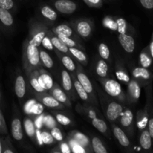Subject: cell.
<instances>
[{"label":"cell","instance_id":"obj_1","mask_svg":"<svg viewBox=\"0 0 153 153\" xmlns=\"http://www.w3.org/2000/svg\"><path fill=\"white\" fill-rule=\"evenodd\" d=\"M58 11L63 13H72L76 9V4L70 0H58L55 4Z\"/></svg>","mask_w":153,"mask_h":153},{"label":"cell","instance_id":"obj_2","mask_svg":"<svg viewBox=\"0 0 153 153\" xmlns=\"http://www.w3.org/2000/svg\"><path fill=\"white\" fill-rule=\"evenodd\" d=\"M119 41L121 46L127 52H132L134 49V40L131 36L126 34H120L119 36Z\"/></svg>","mask_w":153,"mask_h":153},{"label":"cell","instance_id":"obj_3","mask_svg":"<svg viewBox=\"0 0 153 153\" xmlns=\"http://www.w3.org/2000/svg\"><path fill=\"white\" fill-rule=\"evenodd\" d=\"M123 111L122 106L117 102H111L109 104L107 109V117L110 120H115Z\"/></svg>","mask_w":153,"mask_h":153},{"label":"cell","instance_id":"obj_4","mask_svg":"<svg viewBox=\"0 0 153 153\" xmlns=\"http://www.w3.org/2000/svg\"><path fill=\"white\" fill-rule=\"evenodd\" d=\"M105 88L106 92L112 97H117L121 93L120 85L114 80L108 81L105 85Z\"/></svg>","mask_w":153,"mask_h":153},{"label":"cell","instance_id":"obj_5","mask_svg":"<svg viewBox=\"0 0 153 153\" xmlns=\"http://www.w3.org/2000/svg\"><path fill=\"white\" fill-rule=\"evenodd\" d=\"M27 55L31 65H37L40 61V53L37 46L29 45L27 48Z\"/></svg>","mask_w":153,"mask_h":153},{"label":"cell","instance_id":"obj_6","mask_svg":"<svg viewBox=\"0 0 153 153\" xmlns=\"http://www.w3.org/2000/svg\"><path fill=\"white\" fill-rule=\"evenodd\" d=\"M11 132L13 138L16 140H19L22 138V125L19 119H14L11 123Z\"/></svg>","mask_w":153,"mask_h":153},{"label":"cell","instance_id":"obj_7","mask_svg":"<svg viewBox=\"0 0 153 153\" xmlns=\"http://www.w3.org/2000/svg\"><path fill=\"white\" fill-rule=\"evenodd\" d=\"M15 93L19 98H22L25 94V82L23 77L19 76L15 82Z\"/></svg>","mask_w":153,"mask_h":153},{"label":"cell","instance_id":"obj_8","mask_svg":"<svg viewBox=\"0 0 153 153\" xmlns=\"http://www.w3.org/2000/svg\"><path fill=\"white\" fill-rule=\"evenodd\" d=\"M114 134L116 138L117 139L118 141L120 142V143L122 146H128L129 145V140H128L127 136L126 135V134L121 128H118V127H115L114 129Z\"/></svg>","mask_w":153,"mask_h":153},{"label":"cell","instance_id":"obj_9","mask_svg":"<svg viewBox=\"0 0 153 153\" xmlns=\"http://www.w3.org/2000/svg\"><path fill=\"white\" fill-rule=\"evenodd\" d=\"M0 21L6 26H10L13 22V17L8 10L1 7H0Z\"/></svg>","mask_w":153,"mask_h":153},{"label":"cell","instance_id":"obj_10","mask_svg":"<svg viewBox=\"0 0 153 153\" xmlns=\"http://www.w3.org/2000/svg\"><path fill=\"white\" fill-rule=\"evenodd\" d=\"M38 82L40 83V85H41L42 88L44 90H49L53 85V81L52 79L49 76L46 74H43L42 76H40V77L37 79Z\"/></svg>","mask_w":153,"mask_h":153},{"label":"cell","instance_id":"obj_11","mask_svg":"<svg viewBox=\"0 0 153 153\" xmlns=\"http://www.w3.org/2000/svg\"><path fill=\"white\" fill-rule=\"evenodd\" d=\"M78 79H79V82H80L81 85H82L84 88H85V91H87V93H91L93 91V87L91 85V82H90L89 79L87 77V76H85L83 73H79L78 75Z\"/></svg>","mask_w":153,"mask_h":153},{"label":"cell","instance_id":"obj_12","mask_svg":"<svg viewBox=\"0 0 153 153\" xmlns=\"http://www.w3.org/2000/svg\"><path fill=\"white\" fill-rule=\"evenodd\" d=\"M140 143L142 147L145 149H149L152 146L151 136L148 131H144L142 133L140 138Z\"/></svg>","mask_w":153,"mask_h":153},{"label":"cell","instance_id":"obj_13","mask_svg":"<svg viewBox=\"0 0 153 153\" xmlns=\"http://www.w3.org/2000/svg\"><path fill=\"white\" fill-rule=\"evenodd\" d=\"M78 32L82 37H88L91 31V25L87 22H80L77 26Z\"/></svg>","mask_w":153,"mask_h":153},{"label":"cell","instance_id":"obj_14","mask_svg":"<svg viewBox=\"0 0 153 153\" xmlns=\"http://www.w3.org/2000/svg\"><path fill=\"white\" fill-rule=\"evenodd\" d=\"M92 145H93V149H94V152L96 153H106L107 150L103 146L102 143L99 139L98 137H94L92 140Z\"/></svg>","mask_w":153,"mask_h":153},{"label":"cell","instance_id":"obj_15","mask_svg":"<svg viewBox=\"0 0 153 153\" xmlns=\"http://www.w3.org/2000/svg\"><path fill=\"white\" fill-rule=\"evenodd\" d=\"M51 41H52L53 46H55V47L56 48V49H58V50H60L62 52H67V51H68L67 46L59 38V37H52Z\"/></svg>","mask_w":153,"mask_h":153},{"label":"cell","instance_id":"obj_16","mask_svg":"<svg viewBox=\"0 0 153 153\" xmlns=\"http://www.w3.org/2000/svg\"><path fill=\"white\" fill-rule=\"evenodd\" d=\"M122 118H121V124L123 126H128L131 123L133 120V114L131 111L127 110L124 113H121Z\"/></svg>","mask_w":153,"mask_h":153},{"label":"cell","instance_id":"obj_17","mask_svg":"<svg viewBox=\"0 0 153 153\" xmlns=\"http://www.w3.org/2000/svg\"><path fill=\"white\" fill-rule=\"evenodd\" d=\"M92 124L96 128L99 130L100 132L104 133L107 130V125H106L105 122L103 121L102 120L98 119V118H94L92 121Z\"/></svg>","mask_w":153,"mask_h":153},{"label":"cell","instance_id":"obj_18","mask_svg":"<svg viewBox=\"0 0 153 153\" xmlns=\"http://www.w3.org/2000/svg\"><path fill=\"white\" fill-rule=\"evenodd\" d=\"M97 73L101 77H105L106 76L108 73V65L105 61H100L98 62L97 67Z\"/></svg>","mask_w":153,"mask_h":153},{"label":"cell","instance_id":"obj_19","mask_svg":"<svg viewBox=\"0 0 153 153\" xmlns=\"http://www.w3.org/2000/svg\"><path fill=\"white\" fill-rule=\"evenodd\" d=\"M41 13L45 17L48 18L50 20H55L57 19V13L48 6H45L42 8Z\"/></svg>","mask_w":153,"mask_h":153},{"label":"cell","instance_id":"obj_20","mask_svg":"<svg viewBox=\"0 0 153 153\" xmlns=\"http://www.w3.org/2000/svg\"><path fill=\"white\" fill-rule=\"evenodd\" d=\"M62 82L63 86L66 91H70L72 88V81L70 75L67 71L64 70L62 72Z\"/></svg>","mask_w":153,"mask_h":153},{"label":"cell","instance_id":"obj_21","mask_svg":"<svg viewBox=\"0 0 153 153\" xmlns=\"http://www.w3.org/2000/svg\"><path fill=\"white\" fill-rule=\"evenodd\" d=\"M128 89H129L130 93L131 95L134 97L135 99H138L140 96V88L139 85H137V82H131L129 84L128 86Z\"/></svg>","mask_w":153,"mask_h":153},{"label":"cell","instance_id":"obj_22","mask_svg":"<svg viewBox=\"0 0 153 153\" xmlns=\"http://www.w3.org/2000/svg\"><path fill=\"white\" fill-rule=\"evenodd\" d=\"M56 32L58 34H62V35L67 36V37H70L73 34L71 28H70L67 25H61L57 27Z\"/></svg>","mask_w":153,"mask_h":153},{"label":"cell","instance_id":"obj_23","mask_svg":"<svg viewBox=\"0 0 153 153\" xmlns=\"http://www.w3.org/2000/svg\"><path fill=\"white\" fill-rule=\"evenodd\" d=\"M74 86L75 88H76V91H77L78 94H79L80 98L83 100H86L87 99H88V93L85 91V88L82 87V85H81L80 82H79V81H76V82H74Z\"/></svg>","mask_w":153,"mask_h":153},{"label":"cell","instance_id":"obj_24","mask_svg":"<svg viewBox=\"0 0 153 153\" xmlns=\"http://www.w3.org/2000/svg\"><path fill=\"white\" fill-rule=\"evenodd\" d=\"M133 76L134 77H142L143 79H148L149 78V73L147 70L144 68H136L133 71Z\"/></svg>","mask_w":153,"mask_h":153},{"label":"cell","instance_id":"obj_25","mask_svg":"<svg viewBox=\"0 0 153 153\" xmlns=\"http://www.w3.org/2000/svg\"><path fill=\"white\" fill-rule=\"evenodd\" d=\"M42 61L47 68H52L53 66V61L46 52H41L40 54Z\"/></svg>","mask_w":153,"mask_h":153},{"label":"cell","instance_id":"obj_26","mask_svg":"<svg viewBox=\"0 0 153 153\" xmlns=\"http://www.w3.org/2000/svg\"><path fill=\"white\" fill-rule=\"evenodd\" d=\"M45 37V33L44 32H40L38 34H37L36 35H34V37H33L32 40L29 42V45H32L34 46H39L40 45V43H42V40H43V37Z\"/></svg>","mask_w":153,"mask_h":153},{"label":"cell","instance_id":"obj_27","mask_svg":"<svg viewBox=\"0 0 153 153\" xmlns=\"http://www.w3.org/2000/svg\"><path fill=\"white\" fill-rule=\"evenodd\" d=\"M43 102L45 105H46L47 107H58L59 105V102H58V100L55 98H52L50 97H44L43 100Z\"/></svg>","mask_w":153,"mask_h":153},{"label":"cell","instance_id":"obj_28","mask_svg":"<svg viewBox=\"0 0 153 153\" xmlns=\"http://www.w3.org/2000/svg\"><path fill=\"white\" fill-rule=\"evenodd\" d=\"M99 52H100V56L104 59H108L110 55V51L108 47L104 43H101L99 46Z\"/></svg>","mask_w":153,"mask_h":153},{"label":"cell","instance_id":"obj_29","mask_svg":"<svg viewBox=\"0 0 153 153\" xmlns=\"http://www.w3.org/2000/svg\"><path fill=\"white\" fill-rule=\"evenodd\" d=\"M62 63L64 65V67H65L67 70H70V71H73V70H75V68H76L73 60H72L70 58H69V57L67 56L63 57Z\"/></svg>","mask_w":153,"mask_h":153},{"label":"cell","instance_id":"obj_30","mask_svg":"<svg viewBox=\"0 0 153 153\" xmlns=\"http://www.w3.org/2000/svg\"><path fill=\"white\" fill-rule=\"evenodd\" d=\"M24 125H25V131H26L27 134L29 136H32L34 134V123H33L32 121L29 119L25 120V123H24Z\"/></svg>","mask_w":153,"mask_h":153},{"label":"cell","instance_id":"obj_31","mask_svg":"<svg viewBox=\"0 0 153 153\" xmlns=\"http://www.w3.org/2000/svg\"><path fill=\"white\" fill-rule=\"evenodd\" d=\"M53 96L55 98L61 102H65L67 100V97L66 94L60 89H55L53 91Z\"/></svg>","mask_w":153,"mask_h":153},{"label":"cell","instance_id":"obj_32","mask_svg":"<svg viewBox=\"0 0 153 153\" xmlns=\"http://www.w3.org/2000/svg\"><path fill=\"white\" fill-rule=\"evenodd\" d=\"M117 25L118 28V31L120 34H126V22L124 19L120 18L117 20Z\"/></svg>","mask_w":153,"mask_h":153},{"label":"cell","instance_id":"obj_33","mask_svg":"<svg viewBox=\"0 0 153 153\" xmlns=\"http://www.w3.org/2000/svg\"><path fill=\"white\" fill-rule=\"evenodd\" d=\"M70 51L76 58H77L79 60V61H84L86 60V56L85 55V54L82 52H81L80 50H79V49H75V48L73 47H70Z\"/></svg>","mask_w":153,"mask_h":153},{"label":"cell","instance_id":"obj_34","mask_svg":"<svg viewBox=\"0 0 153 153\" xmlns=\"http://www.w3.org/2000/svg\"><path fill=\"white\" fill-rule=\"evenodd\" d=\"M75 138H76L77 143H80L82 146H86L88 143V139L85 134H82V133H77L75 135Z\"/></svg>","mask_w":153,"mask_h":153},{"label":"cell","instance_id":"obj_35","mask_svg":"<svg viewBox=\"0 0 153 153\" xmlns=\"http://www.w3.org/2000/svg\"><path fill=\"white\" fill-rule=\"evenodd\" d=\"M41 137L43 143H46V144H50V143H52L54 141L53 136L51 134H49V133L46 132V131L41 133Z\"/></svg>","mask_w":153,"mask_h":153},{"label":"cell","instance_id":"obj_36","mask_svg":"<svg viewBox=\"0 0 153 153\" xmlns=\"http://www.w3.org/2000/svg\"><path fill=\"white\" fill-rule=\"evenodd\" d=\"M58 37L67 45V46L70 47H74L76 46V43L73 41V40L70 38V37H67V36H64L62 34H58Z\"/></svg>","mask_w":153,"mask_h":153},{"label":"cell","instance_id":"obj_37","mask_svg":"<svg viewBox=\"0 0 153 153\" xmlns=\"http://www.w3.org/2000/svg\"><path fill=\"white\" fill-rule=\"evenodd\" d=\"M13 0H0V7L10 10L13 7Z\"/></svg>","mask_w":153,"mask_h":153},{"label":"cell","instance_id":"obj_38","mask_svg":"<svg viewBox=\"0 0 153 153\" xmlns=\"http://www.w3.org/2000/svg\"><path fill=\"white\" fill-rule=\"evenodd\" d=\"M140 62H141V64L143 65V67H148L150 66L151 64V60L146 54H140Z\"/></svg>","mask_w":153,"mask_h":153},{"label":"cell","instance_id":"obj_39","mask_svg":"<svg viewBox=\"0 0 153 153\" xmlns=\"http://www.w3.org/2000/svg\"><path fill=\"white\" fill-rule=\"evenodd\" d=\"M72 147H73V152L75 153H85V150L83 147L80 146L76 141H71Z\"/></svg>","mask_w":153,"mask_h":153},{"label":"cell","instance_id":"obj_40","mask_svg":"<svg viewBox=\"0 0 153 153\" xmlns=\"http://www.w3.org/2000/svg\"><path fill=\"white\" fill-rule=\"evenodd\" d=\"M56 118H57V120H58L61 125L67 126L70 123V120L63 114H58L57 115Z\"/></svg>","mask_w":153,"mask_h":153},{"label":"cell","instance_id":"obj_41","mask_svg":"<svg viewBox=\"0 0 153 153\" xmlns=\"http://www.w3.org/2000/svg\"><path fill=\"white\" fill-rule=\"evenodd\" d=\"M51 134H52V135L53 136L54 138L56 139L57 140H63L62 133L61 132V131H60L58 128H52Z\"/></svg>","mask_w":153,"mask_h":153},{"label":"cell","instance_id":"obj_42","mask_svg":"<svg viewBox=\"0 0 153 153\" xmlns=\"http://www.w3.org/2000/svg\"><path fill=\"white\" fill-rule=\"evenodd\" d=\"M43 111V107L41 104H39V103L36 102L34 105V106L32 107L31 109V113L34 114H42Z\"/></svg>","mask_w":153,"mask_h":153},{"label":"cell","instance_id":"obj_43","mask_svg":"<svg viewBox=\"0 0 153 153\" xmlns=\"http://www.w3.org/2000/svg\"><path fill=\"white\" fill-rule=\"evenodd\" d=\"M31 86L34 88V89L35 90V91H37V92H43V90H44L43 88H42L41 85H40V83L38 82L37 79H31Z\"/></svg>","mask_w":153,"mask_h":153},{"label":"cell","instance_id":"obj_44","mask_svg":"<svg viewBox=\"0 0 153 153\" xmlns=\"http://www.w3.org/2000/svg\"><path fill=\"white\" fill-rule=\"evenodd\" d=\"M42 43H43V47L46 48L49 50H52L53 49V45H52V41L48 37H43V40H42Z\"/></svg>","mask_w":153,"mask_h":153},{"label":"cell","instance_id":"obj_45","mask_svg":"<svg viewBox=\"0 0 153 153\" xmlns=\"http://www.w3.org/2000/svg\"><path fill=\"white\" fill-rule=\"evenodd\" d=\"M43 120H44L46 125L49 128H52V127L55 126V122L52 117L47 116L46 117H43Z\"/></svg>","mask_w":153,"mask_h":153},{"label":"cell","instance_id":"obj_46","mask_svg":"<svg viewBox=\"0 0 153 153\" xmlns=\"http://www.w3.org/2000/svg\"><path fill=\"white\" fill-rule=\"evenodd\" d=\"M35 103H36V101L34 100H30V101H28L25 106V113L27 114L31 113V109H32V107L34 106V105L35 104Z\"/></svg>","mask_w":153,"mask_h":153},{"label":"cell","instance_id":"obj_47","mask_svg":"<svg viewBox=\"0 0 153 153\" xmlns=\"http://www.w3.org/2000/svg\"><path fill=\"white\" fill-rule=\"evenodd\" d=\"M140 1L145 8H153V0H140Z\"/></svg>","mask_w":153,"mask_h":153},{"label":"cell","instance_id":"obj_48","mask_svg":"<svg viewBox=\"0 0 153 153\" xmlns=\"http://www.w3.org/2000/svg\"><path fill=\"white\" fill-rule=\"evenodd\" d=\"M117 77L118 78V79L121 81H124V82H129V77L127 76L126 74H125L123 72H117Z\"/></svg>","mask_w":153,"mask_h":153},{"label":"cell","instance_id":"obj_49","mask_svg":"<svg viewBox=\"0 0 153 153\" xmlns=\"http://www.w3.org/2000/svg\"><path fill=\"white\" fill-rule=\"evenodd\" d=\"M43 117H40L37 118L35 121V125L37 127V128H40L43 125Z\"/></svg>","mask_w":153,"mask_h":153},{"label":"cell","instance_id":"obj_50","mask_svg":"<svg viewBox=\"0 0 153 153\" xmlns=\"http://www.w3.org/2000/svg\"><path fill=\"white\" fill-rule=\"evenodd\" d=\"M61 151L63 153H70V147L68 146V145L67 143H62L61 145Z\"/></svg>","mask_w":153,"mask_h":153},{"label":"cell","instance_id":"obj_51","mask_svg":"<svg viewBox=\"0 0 153 153\" xmlns=\"http://www.w3.org/2000/svg\"><path fill=\"white\" fill-rule=\"evenodd\" d=\"M149 132L151 137L153 138V119H151L149 122Z\"/></svg>","mask_w":153,"mask_h":153},{"label":"cell","instance_id":"obj_52","mask_svg":"<svg viewBox=\"0 0 153 153\" xmlns=\"http://www.w3.org/2000/svg\"><path fill=\"white\" fill-rule=\"evenodd\" d=\"M146 123H147V118L145 117V118H143V120L140 121V123H138V124H137V125H138L139 128H145V126H146Z\"/></svg>","mask_w":153,"mask_h":153},{"label":"cell","instance_id":"obj_53","mask_svg":"<svg viewBox=\"0 0 153 153\" xmlns=\"http://www.w3.org/2000/svg\"><path fill=\"white\" fill-rule=\"evenodd\" d=\"M36 134H37V140H38L39 142V144L42 145L43 144V140H42V137H41V132L40 131V130H37L36 131Z\"/></svg>","mask_w":153,"mask_h":153},{"label":"cell","instance_id":"obj_54","mask_svg":"<svg viewBox=\"0 0 153 153\" xmlns=\"http://www.w3.org/2000/svg\"><path fill=\"white\" fill-rule=\"evenodd\" d=\"M90 117H91L92 119L96 117V114L95 112L93 111H90Z\"/></svg>","mask_w":153,"mask_h":153},{"label":"cell","instance_id":"obj_55","mask_svg":"<svg viewBox=\"0 0 153 153\" xmlns=\"http://www.w3.org/2000/svg\"><path fill=\"white\" fill-rule=\"evenodd\" d=\"M3 126V119L2 116H1V111H0V128Z\"/></svg>","mask_w":153,"mask_h":153},{"label":"cell","instance_id":"obj_56","mask_svg":"<svg viewBox=\"0 0 153 153\" xmlns=\"http://www.w3.org/2000/svg\"><path fill=\"white\" fill-rule=\"evenodd\" d=\"M88 1H89L90 2L93 3V4H97V3L100 1V0H88Z\"/></svg>","mask_w":153,"mask_h":153},{"label":"cell","instance_id":"obj_57","mask_svg":"<svg viewBox=\"0 0 153 153\" xmlns=\"http://www.w3.org/2000/svg\"><path fill=\"white\" fill-rule=\"evenodd\" d=\"M150 49H151V54H152V56L153 57V41L151 43Z\"/></svg>","mask_w":153,"mask_h":153},{"label":"cell","instance_id":"obj_58","mask_svg":"<svg viewBox=\"0 0 153 153\" xmlns=\"http://www.w3.org/2000/svg\"><path fill=\"white\" fill-rule=\"evenodd\" d=\"M4 153H13V152H12L10 149H6V150L4 151Z\"/></svg>","mask_w":153,"mask_h":153},{"label":"cell","instance_id":"obj_59","mask_svg":"<svg viewBox=\"0 0 153 153\" xmlns=\"http://www.w3.org/2000/svg\"><path fill=\"white\" fill-rule=\"evenodd\" d=\"M2 152V146H1V140H0V153Z\"/></svg>","mask_w":153,"mask_h":153},{"label":"cell","instance_id":"obj_60","mask_svg":"<svg viewBox=\"0 0 153 153\" xmlns=\"http://www.w3.org/2000/svg\"><path fill=\"white\" fill-rule=\"evenodd\" d=\"M0 98H1V93H0Z\"/></svg>","mask_w":153,"mask_h":153}]
</instances>
